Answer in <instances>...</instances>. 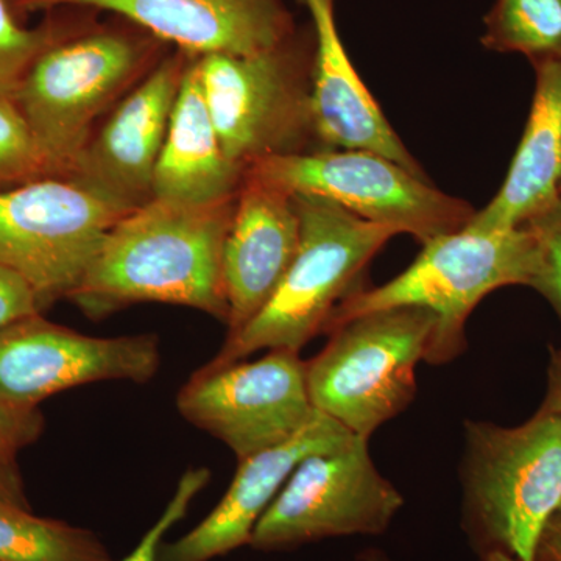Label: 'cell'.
Segmentation results:
<instances>
[{
    "label": "cell",
    "mask_w": 561,
    "mask_h": 561,
    "mask_svg": "<svg viewBox=\"0 0 561 561\" xmlns=\"http://www.w3.org/2000/svg\"><path fill=\"white\" fill-rule=\"evenodd\" d=\"M437 332V317L420 308L383 309L339 324L306 362L313 409L368 440L415 398L416 365L430 364Z\"/></svg>",
    "instance_id": "5b68a950"
},
{
    "label": "cell",
    "mask_w": 561,
    "mask_h": 561,
    "mask_svg": "<svg viewBox=\"0 0 561 561\" xmlns=\"http://www.w3.org/2000/svg\"><path fill=\"white\" fill-rule=\"evenodd\" d=\"M523 227L534 243L529 287L548 300L561 321V195Z\"/></svg>",
    "instance_id": "603a6c76"
},
{
    "label": "cell",
    "mask_w": 561,
    "mask_h": 561,
    "mask_svg": "<svg viewBox=\"0 0 561 561\" xmlns=\"http://www.w3.org/2000/svg\"><path fill=\"white\" fill-rule=\"evenodd\" d=\"M483 561H518V560L513 559V557L507 556V553H504V552H490V553H485V556H483ZM540 561H549V559H546V557L541 556Z\"/></svg>",
    "instance_id": "4dcf8cb0"
},
{
    "label": "cell",
    "mask_w": 561,
    "mask_h": 561,
    "mask_svg": "<svg viewBox=\"0 0 561 561\" xmlns=\"http://www.w3.org/2000/svg\"><path fill=\"white\" fill-rule=\"evenodd\" d=\"M43 311L27 280L0 265V328Z\"/></svg>",
    "instance_id": "4316f807"
},
{
    "label": "cell",
    "mask_w": 561,
    "mask_h": 561,
    "mask_svg": "<svg viewBox=\"0 0 561 561\" xmlns=\"http://www.w3.org/2000/svg\"><path fill=\"white\" fill-rule=\"evenodd\" d=\"M47 47V36L22 27L9 2L0 0V98L13 101L25 73Z\"/></svg>",
    "instance_id": "cb8c5ba5"
},
{
    "label": "cell",
    "mask_w": 561,
    "mask_h": 561,
    "mask_svg": "<svg viewBox=\"0 0 561 561\" xmlns=\"http://www.w3.org/2000/svg\"><path fill=\"white\" fill-rule=\"evenodd\" d=\"M28 10L81 7L113 11L202 57L254 55L294 38L284 0H21Z\"/></svg>",
    "instance_id": "5bb4252c"
},
{
    "label": "cell",
    "mask_w": 561,
    "mask_h": 561,
    "mask_svg": "<svg viewBox=\"0 0 561 561\" xmlns=\"http://www.w3.org/2000/svg\"><path fill=\"white\" fill-rule=\"evenodd\" d=\"M302 2L312 18L311 111L313 135L321 149L373 151L426 175L346 54L335 24L334 0Z\"/></svg>",
    "instance_id": "e0dca14e"
},
{
    "label": "cell",
    "mask_w": 561,
    "mask_h": 561,
    "mask_svg": "<svg viewBox=\"0 0 561 561\" xmlns=\"http://www.w3.org/2000/svg\"><path fill=\"white\" fill-rule=\"evenodd\" d=\"M534 101L511 169L493 201L470 225L512 230L552 205L561 183V60L535 62Z\"/></svg>",
    "instance_id": "ac0fdd59"
},
{
    "label": "cell",
    "mask_w": 561,
    "mask_h": 561,
    "mask_svg": "<svg viewBox=\"0 0 561 561\" xmlns=\"http://www.w3.org/2000/svg\"><path fill=\"white\" fill-rule=\"evenodd\" d=\"M465 527L483 556L540 561L561 512V416L540 408L526 423H467Z\"/></svg>",
    "instance_id": "7a4b0ae2"
},
{
    "label": "cell",
    "mask_w": 561,
    "mask_h": 561,
    "mask_svg": "<svg viewBox=\"0 0 561 561\" xmlns=\"http://www.w3.org/2000/svg\"><path fill=\"white\" fill-rule=\"evenodd\" d=\"M128 213L70 176L0 191V265L27 280L41 309L69 300L103 239Z\"/></svg>",
    "instance_id": "ba28073f"
},
{
    "label": "cell",
    "mask_w": 561,
    "mask_h": 561,
    "mask_svg": "<svg viewBox=\"0 0 561 561\" xmlns=\"http://www.w3.org/2000/svg\"><path fill=\"white\" fill-rule=\"evenodd\" d=\"M210 481L208 468H194L181 476L175 494L169 501L158 522L140 538L139 545L122 561H158L165 534L190 511L192 501Z\"/></svg>",
    "instance_id": "d4e9b609"
},
{
    "label": "cell",
    "mask_w": 561,
    "mask_h": 561,
    "mask_svg": "<svg viewBox=\"0 0 561 561\" xmlns=\"http://www.w3.org/2000/svg\"><path fill=\"white\" fill-rule=\"evenodd\" d=\"M541 408L548 409L561 416V354L553 350L548 370V390Z\"/></svg>",
    "instance_id": "f1b7e54d"
},
{
    "label": "cell",
    "mask_w": 561,
    "mask_h": 561,
    "mask_svg": "<svg viewBox=\"0 0 561 561\" xmlns=\"http://www.w3.org/2000/svg\"><path fill=\"white\" fill-rule=\"evenodd\" d=\"M400 491L379 472L367 438L334 453L312 454L295 468L261 516L251 548L289 551L350 535H379L401 511Z\"/></svg>",
    "instance_id": "30bf717a"
},
{
    "label": "cell",
    "mask_w": 561,
    "mask_h": 561,
    "mask_svg": "<svg viewBox=\"0 0 561 561\" xmlns=\"http://www.w3.org/2000/svg\"><path fill=\"white\" fill-rule=\"evenodd\" d=\"M146 49L119 33L47 47L21 81L14 103L55 175L68 176L92 125L146 68Z\"/></svg>",
    "instance_id": "9c48e42d"
},
{
    "label": "cell",
    "mask_w": 561,
    "mask_h": 561,
    "mask_svg": "<svg viewBox=\"0 0 561 561\" xmlns=\"http://www.w3.org/2000/svg\"><path fill=\"white\" fill-rule=\"evenodd\" d=\"M301 224L290 192L245 173L221 256L227 337L265 308L300 245Z\"/></svg>",
    "instance_id": "2e32d148"
},
{
    "label": "cell",
    "mask_w": 561,
    "mask_h": 561,
    "mask_svg": "<svg viewBox=\"0 0 561 561\" xmlns=\"http://www.w3.org/2000/svg\"><path fill=\"white\" fill-rule=\"evenodd\" d=\"M245 173L291 195L334 203L420 243L461 230L476 214L470 203L432 186L426 175L367 150L279 154L256 162Z\"/></svg>",
    "instance_id": "52a82bcc"
},
{
    "label": "cell",
    "mask_w": 561,
    "mask_h": 561,
    "mask_svg": "<svg viewBox=\"0 0 561 561\" xmlns=\"http://www.w3.org/2000/svg\"><path fill=\"white\" fill-rule=\"evenodd\" d=\"M161 365L154 334L92 337L41 313L0 328V402L38 408L60 391L102 381L146 383Z\"/></svg>",
    "instance_id": "7c38bea8"
},
{
    "label": "cell",
    "mask_w": 561,
    "mask_h": 561,
    "mask_svg": "<svg viewBox=\"0 0 561 561\" xmlns=\"http://www.w3.org/2000/svg\"><path fill=\"white\" fill-rule=\"evenodd\" d=\"M176 409L238 460L290 440L317 412L306 360L291 350H271L254 362L206 364L180 390Z\"/></svg>",
    "instance_id": "8fae6325"
},
{
    "label": "cell",
    "mask_w": 561,
    "mask_h": 561,
    "mask_svg": "<svg viewBox=\"0 0 561 561\" xmlns=\"http://www.w3.org/2000/svg\"><path fill=\"white\" fill-rule=\"evenodd\" d=\"M291 39L261 54L195 57L221 149L242 171L265 158L309 151L316 140L313 55L308 60Z\"/></svg>",
    "instance_id": "8992f818"
},
{
    "label": "cell",
    "mask_w": 561,
    "mask_h": 561,
    "mask_svg": "<svg viewBox=\"0 0 561 561\" xmlns=\"http://www.w3.org/2000/svg\"><path fill=\"white\" fill-rule=\"evenodd\" d=\"M236 197L208 206L153 198L131 210L103 239L69 300L94 320L136 302H168L227 324L221 256Z\"/></svg>",
    "instance_id": "6da1fadb"
},
{
    "label": "cell",
    "mask_w": 561,
    "mask_h": 561,
    "mask_svg": "<svg viewBox=\"0 0 561 561\" xmlns=\"http://www.w3.org/2000/svg\"><path fill=\"white\" fill-rule=\"evenodd\" d=\"M560 194H561V183H560Z\"/></svg>",
    "instance_id": "1f68e13d"
},
{
    "label": "cell",
    "mask_w": 561,
    "mask_h": 561,
    "mask_svg": "<svg viewBox=\"0 0 561 561\" xmlns=\"http://www.w3.org/2000/svg\"><path fill=\"white\" fill-rule=\"evenodd\" d=\"M55 176L31 125L11 99L0 98V184Z\"/></svg>",
    "instance_id": "7402d4cb"
},
{
    "label": "cell",
    "mask_w": 561,
    "mask_h": 561,
    "mask_svg": "<svg viewBox=\"0 0 561 561\" xmlns=\"http://www.w3.org/2000/svg\"><path fill=\"white\" fill-rule=\"evenodd\" d=\"M0 561H114L94 531L0 502Z\"/></svg>",
    "instance_id": "ffe728a7"
},
{
    "label": "cell",
    "mask_w": 561,
    "mask_h": 561,
    "mask_svg": "<svg viewBox=\"0 0 561 561\" xmlns=\"http://www.w3.org/2000/svg\"><path fill=\"white\" fill-rule=\"evenodd\" d=\"M0 502L31 508L25 496L24 481L16 463L0 461Z\"/></svg>",
    "instance_id": "83f0119b"
},
{
    "label": "cell",
    "mask_w": 561,
    "mask_h": 561,
    "mask_svg": "<svg viewBox=\"0 0 561 561\" xmlns=\"http://www.w3.org/2000/svg\"><path fill=\"white\" fill-rule=\"evenodd\" d=\"M243 176L245 171L232 164L221 149L192 57L154 171L153 198L179 205H216L238 195Z\"/></svg>",
    "instance_id": "d6986e66"
},
{
    "label": "cell",
    "mask_w": 561,
    "mask_h": 561,
    "mask_svg": "<svg viewBox=\"0 0 561 561\" xmlns=\"http://www.w3.org/2000/svg\"><path fill=\"white\" fill-rule=\"evenodd\" d=\"M534 243L526 227H467L423 243L415 261L389 283L353 291L332 313L327 332L354 317L383 309L420 308L438 319L430 364H445L465 348V323L491 291L529 287Z\"/></svg>",
    "instance_id": "277c9868"
},
{
    "label": "cell",
    "mask_w": 561,
    "mask_h": 561,
    "mask_svg": "<svg viewBox=\"0 0 561 561\" xmlns=\"http://www.w3.org/2000/svg\"><path fill=\"white\" fill-rule=\"evenodd\" d=\"M190 57L181 50L151 69L91 136L68 176L128 210L153 201L154 171Z\"/></svg>",
    "instance_id": "4fadbf2b"
},
{
    "label": "cell",
    "mask_w": 561,
    "mask_h": 561,
    "mask_svg": "<svg viewBox=\"0 0 561 561\" xmlns=\"http://www.w3.org/2000/svg\"><path fill=\"white\" fill-rule=\"evenodd\" d=\"M541 556L549 561H561V512L556 516L545 541H542Z\"/></svg>",
    "instance_id": "f546056e"
},
{
    "label": "cell",
    "mask_w": 561,
    "mask_h": 561,
    "mask_svg": "<svg viewBox=\"0 0 561 561\" xmlns=\"http://www.w3.org/2000/svg\"><path fill=\"white\" fill-rule=\"evenodd\" d=\"M483 24L485 49L561 60V0H496Z\"/></svg>",
    "instance_id": "44dd1931"
},
{
    "label": "cell",
    "mask_w": 561,
    "mask_h": 561,
    "mask_svg": "<svg viewBox=\"0 0 561 561\" xmlns=\"http://www.w3.org/2000/svg\"><path fill=\"white\" fill-rule=\"evenodd\" d=\"M44 416L38 408H18L0 402V461L14 463L18 454L38 440Z\"/></svg>",
    "instance_id": "484cf974"
},
{
    "label": "cell",
    "mask_w": 561,
    "mask_h": 561,
    "mask_svg": "<svg viewBox=\"0 0 561 561\" xmlns=\"http://www.w3.org/2000/svg\"><path fill=\"white\" fill-rule=\"evenodd\" d=\"M356 435L319 411L290 440L239 460L230 489L197 527L162 542L158 561H210L250 545L254 527L295 468L312 454L345 448Z\"/></svg>",
    "instance_id": "9a60e30c"
},
{
    "label": "cell",
    "mask_w": 561,
    "mask_h": 561,
    "mask_svg": "<svg viewBox=\"0 0 561 561\" xmlns=\"http://www.w3.org/2000/svg\"><path fill=\"white\" fill-rule=\"evenodd\" d=\"M557 351H559V353L561 354V350H557Z\"/></svg>",
    "instance_id": "d6a6232c"
},
{
    "label": "cell",
    "mask_w": 561,
    "mask_h": 561,
    "mask_svg": "<svg viewBox=\"0 0 561 561\" xmlns=\"http://www.w3.org/2000/svg\"><path fill=\"white\" fill-rule=\"evenodd\" d=\"M300 245L278 289L253 320L227 337L210 367L260 350L298 351L327 332L332 313L356 289L362 272L398 232L328 201L294 195Z\"/></svg>",
    "instance_id": "3957f363"
}]
</instances>
